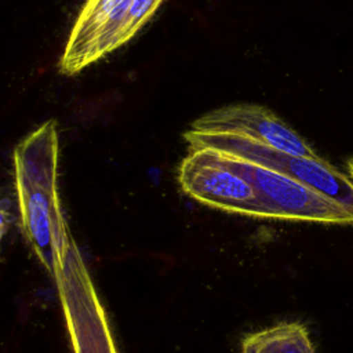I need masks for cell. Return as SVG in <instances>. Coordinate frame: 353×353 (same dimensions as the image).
<instances>
[{
  "instance_id": "6da1fadb",
  "label": "cell",
  "mask_w": 353,
  "mask_h": 353,
  "mask_svg": "<svg viewBox=\"0 0 353 353\" xmlns=\"http://www.w3.org/2000/svg\"><path fill=\"white\" fill-rule=\"evenodd\" d=\"M57 167V125L48 120L17 145L14 168L23 233L54 279L72 239L59 205Z\"/></svg>"
},
{
  "instance_id": "7a4b0ae2",
  "label": "cell",
  "mask_w": 353,
  "mask_h": 353,
  "mask_svg": "<svg viewBox=\"0 0 353 353\" xmlns=\"http://www.w3.org/2000/svg\"><path fill=\"white\" fill-rule=\"evenodd\" d=\"M189 150L211 148L283 172L353 211V179L320 157L295 156L258 141L221 132H185Z\"/></svg>"
},
{
  "instance_id": "3957f363",
  "label": "cell",
  "mask_w": 353,
  "mask_h": 353,
  "mask_svg": "<svg viewBox=\"0 0 353 353\" xmlns=\"http://www.w3.org/2000/svg\"><path fill=\"white\" fill-rule=\"evenodd\" d=\"M221 153L233 171L252 183L268 218L353 223V211L307 185L276 170Z\"/></svg>"
},
{
  "instance_id": "277c9868",
  "label": "cell",
  "mask_w": 353,
  "mask_h": 353,
  "mask_svg": "<svg viewBox=\"0 0 353 353\" xmlns=\"http://www.w3.org/2000/svg\"><path fill=\"white\" fill-rule=\"evenodd\" d=\"M55 281L74 353H117L103 307L73 239Z\"/></svg>"
},
{
  "instance_id": "5b68a950",
  "label": "cell",
  "mask_w": 353,
  "mask_h": 353,
  "mask_svg": "<svg viewBox=\"0 0 353 353\" xmlns=\"http://www.w3.org/2000/svg\"><path fill=\"white\" fill-rule=\"evenodd\" d=\"M179 183L193 199L229 212L268 218L252 183L233 171L221 152L190 150L179 167Z\"/></svg>"
},
{
  "instance_id": "8992f818",
  "label": "cell",
  "mask_w": 353,
  "mask_h": 353,
  "mask_svg": "<svg viewBox=\"0 0 353 353\" xmlns=\"http://www.w3.org/2000/svg\"><path fill=\"white\" fill-rule=\"evenodd\" d=\"M132 0H87L65 46L59 69L73 74L123 46V30Z\"/></svg>"
},
{
  "instance_id": "52a82bcc",
  "label": "cell",
  "mask_w": 353,
  "mask_h": 353,
  "mask_svg": "<svg viewBox=\"0 0 353 353\" xmlns=\"http://www.w3.org/2000/svg\"><path fill=\"white\" fill-rule=\"evenodd\" d=\"M190 130L241 135L290 154L319 157L301 135L259 105L237 103L215 109L193 121Z\"/></svg>"
},
{
  "instance_id": "ba28073f",
  "label": "cell",
  "mask_w": 353,
  "mask_h": 353,
  "mask_svg": "<svg viewBox=\"0 0 353 353\" xmlns=\"http://www.w3.org/2000/svg\"><path fill=\"white\" fill-rule=\"evenodd\" d=\"M240 353H317L309 332L301 323H280L250 334Z\"/></svg>"
},
{
  "instance_id": "9c48e42d",
  "label": "cell",
  "mask_w": 353,
  "mask_h": 353,
  "mask_svg": "<svg viewBox=\"0 0 353 353\" xmlns=\"http://www.w3.org/2000/svg\"><path fill=\"white\" fill-rule=\"evenodd\" d=\"M163 0H132L128 15H127V22L123 30V44L127 43L143 25L145 22L153 15V12L157 10L159 4Z\"/></svg>"
},
{
  "instance_id": "30bf717a",
  "label": "cell",
  "mask_w": 353,
  "mask_h": 353,
  "mask_svg": "<svg viewBox=\"0 0 353 353\" xmlns=\"http://www.w3.org/2000/svg\"><path fill=\"white\" fill-rule=\"evenodd\" d=\"M347 168H349L350 176H352V179H353V159H352V160H349V163H347Z\"/></svg>"
}]
</instances>
